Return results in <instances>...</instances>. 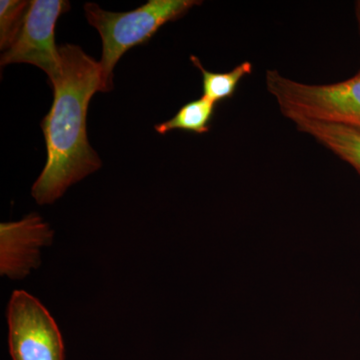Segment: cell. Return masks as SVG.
<instances>
[{"label":"cell","mask_w":360,"mask_h":360,"mask_svg":"<svg viewBox=\"0 0 360 360\" xmlns=\"http://www.w3.org/2000/svg\"><path fill=\"white\" fill-rule=\"evenodd\" d=\"M59 53L63 72L51 84L53 103L41 122L46 163L32 189L39 205L56 202L103 165L86 131L90 99L103 90L101 65L77 45H61Z\"/></svg>","instance_id":"cell-1"},{"label":"cell","mask_w":360,"mask_h":360,"mask_svg":"<svg viewBox=\"0 0 360 360\" xmlns=\"http://www.w3.org/2000/svg\"><path fill=\"white\" fill-rule=\"evenodd\" d=\"M202 4L196 0H149L127 13L103 11L96 4L84 6L85 16L103 40L101 92L113 89V70L123 54L132 47L148 44L161 26L186 15L193 7Z\"/></svg>","instance_id":"cell-2"},{"label":"cell","mask_w":360,"mask_h":360,"mask_svg":"<svg viewBox=\"0 0 360 360\" xmlns=\"http://www.w3.org/2000/svg\"><path fill=\"white\" fill-rule=\"evenodd\" d=\"M267 91L291 122H316L360 129V71L345 82L307 84L266 71Z\"/></svg>","instance_id":"cell-3"},{"label":"cell","mask_w":360,"mask_h":360,"mask_svg":"<svg viewBox=\"0 0 360 360\" xmlns=\"http://www.w3.org/2000/svg\"><path fill=\"white\" fill-rule=\"evenodd\" d=\"M13 360H65V343L46 307L25 290H14L6 310Z\"/></svg>","instance_id":"cell-4"},{"label":"cell","mask_w":360,"mask_h":360,"mask_svg":"<svg viewBox=\"0 0 360 360\" xmlns=\"http://www.w3.org/2000/svg\"><path fill=\"white\" fill-rule=\"evenodd\" d=\"M70 9L66 0H32L20 32L11 49L1 54L0 65L28 63L44 70L53 82L63 72L56 25Z\"/></svg>","instance_id":"cell-5"},{"label":"cell","mask_w":360,"mask_h":360,"mask_svg":"<svg viewBox=\"0 0 360 360\" xmlns=\"http://www.w3.org/2000/svg\"><path fill=\"white\" fill-rule=\"evenodd\" d=\"M54 232L37 213L20 221L0 224V274L13 281L27 276L41 264V250L53 243Z\"/></svg>","instance_id":"cell-6"},{"label":"cell","mask_w":360,"mask_h":360,"mask_svg":"<svg viewBox=\"0 0 360 360\" xmlns=\"http://www.w3.org/2000/svg\"><path fill=\"white\" fill-rule=\"evenodd\" d=\"M302 134L314 137L360 174V129L316 122H295Z\"/></svg>","instance_id":"cell-7"},{"label":"cell","mask_w":360,"mask_h":360,"mask_svg":"<svg viewBox=\"0 0 360 360\" xmlns=\"http://www.w3.org/2000/svg\"><path fill=\"white\" fill-rule=\"evenodd\" d=\"M215 105L217 104L201 96L184 104L174 117L155 125V129L162 135L176 129L198 134H206L210 130V122L214 115Z\"/></svg>","instance_id":"cell-8"},{"label":"cell","mask_w":360,"mask_h":360,"mask_svg":"<svg viewBox=\"0 0 360 360\" xmlns=\"http://www.w3.org/2000/svg\"><path fill=\"white\" fill-rule=\"evenodd\" d=\"M191 60L202 75V96L214 104L231 98L241 79L252 71L250 61L240 63L229 72H212L203 68L200 58L196 56H191Z\"/></svg>","instance_id":"cell-9"},{"label":"cell","mask_w":360,"mask_h":360,"mask_svg":"<svg viewBox=\"0 0 360 360\" xmlns=\"http://www.w3.org/2000/svg\"><path fill=\"white\" fill-rule=\"evenodd\" d=\"M30 1L1 0L0 1V49L6 51L15 41L23 25Z\"/></svg>","instance_id":"cell-10"},{"label":"cell","mask_w":360,"mask_h":360,"mask_svg":"<svg viewBox=\"0 0 360 360\" xmlns=\"http://www.w3.org/2000/svg\"><path fill=\"white\" fill-rule=\"evenodd\" d=\"M356 14H357V20H359V28H360V1L357 2Z\"/></svg>","instance_id":"cell-11"}]
</instances>
